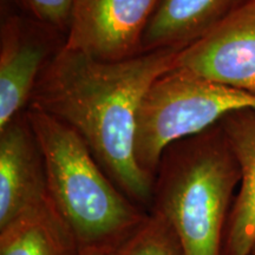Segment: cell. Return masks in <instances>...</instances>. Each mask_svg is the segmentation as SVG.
Listing matches in <instances>:
<instances>
[{
  "instance_id": "6da1fadb",
  "label": "cell",
  "mask_w": 255,
  "mask_h": 255,
  "mask_svg": "<svg viewBox=\"0 0 255 255\" xmlns=\"http://www.w3.org/2000/svg\"><path fill=\"white\" fill-rule=\"evenodd\" d=\"M182 49L101 60L62 44L38 79L30 104L71 128L130 201L149 213L154 178L136 161L137 115L151 84Z\"/></svg>"
},
{
  "instance_id": "7a4b0ae2",
  "label": "cell",
  "mask_w": 255,
  "mask_h": 255,
  "mask_svg": "<svg viewBox=\"0 0 255 255\" xmlns=\"http://www.w3.org/2000/svg\"><path fill=\"white\" fill-rule=\"evenodd\" d=\"M240 178L219 123L165 149L149 213L168 223L184 255H225L226 229Z\"/></svg>"
},
{
  "instance_id": "3957f363",
  "label": "cell",
  "mask_w": 255,
  "mask_h": 255,
  "mask_svg": "<svg viewBox=\"0 0 255 255\" xmlns=\"http://www.w3.org/2000/svg\"><path fill=\"white\" fill-rule=\"evenodd\" d=\"M26 115L43 151L49 195L82 252L113 253L149 213L115 186L75 130L33 105Z\"/></svg>"
},
{
  "instance_id": "277c9868",
  "label": "cell",
  "mask_w": 255,
  "mask_h": 255,
  "mask_svg": "<svg viewBox=\"0 0 255 255\" xmlns=\"http://www.w3.org/2000/svg\"><path fill=\"white\" fill-rule=\"evenodd\" d=\"M244 109H255V95L174 66L152 83L142 100L136 124L137 163L154 178L169 145Z\"/></svg>"
},
{
  "instance_id": "5b68a950",
  "label": "cell",
  "mask_w": 255,
  "mask_h": 255,
  "mask_svg": "<svg viewBox=\"0 0 255 255\" xmlns=\"http://www.w3.org/2000/svg\"><path fill=\"white\" fill-rule=\"evenodd\" d=\"M158 0H75L64 44L92 58L122 60L141 52Z\"/></svg>"
},
{
  "instance_id": "8992f818",
  "label": "cell",
  "mask_w": 255,
  "mask_h": 255,
  "mask_svg": "<svg viewBox=\"0 0 255 255\" xmlns=\"http://www.w3.org/2000/svg\"><path fill=\"white\" fill-rule=\"evenodd\" d=\"M175 66L255 95V0H246L183 47Z\"/></svg>"
},
{
  "instance_id": "52a82bcc",
  "label": "cell",
  "mask_w": 255,
  "mask_h": 255,
  "mask_svg": "<svg viewBox=\"0 0 255 255\" xmlns=\"http://www.w3.org/2000/svg\"><path fill=\"white\" fill-rule=\"evenodd\" d=\"M59 33L28 15H8L0 32V128H4L30 104L41 72L59 49ZM62 46V45H60Z\"/></svg>"
},
{
  "instance_id": "ba28073f",
  "label": "cell",
  "mask_w": 255,
  "mask_h": 255,
  "mask_svg": "<svg viewBox=\"0 0 255 255\" xmlns=\"http://www.w3.org/2000/svg\"><path fill=\"white\" fill-rule=\"evenodd\" d=\"M47 197L45 161L25 110L0 128V228Z\"/></svg>"
},
{
  "instance_id": "9c48e42d",
  "label": "cell",
  "mask_w": 255,
  "mask_h": 255,
  "mask_svg": "<svg viewBox=\"0 0 255 255\" xmlns=\"http://www.w3.org/2000/svg\"><path fill=\"white\" fill-rule=\"evenodd\" d=\"M240 169L225 237V255H247L255 241V109L227 115L220 122Z\"/></svg>"
},
{
  "instance_id": "30bf717a",
  "label": "cell",
  "mask_w": 255,
  "mask_h": 255,
  "mask_svg": "<svg viewBox=\"0 0 255 255\" xmlns=\"http://www.w3.org/2000/svg\"><path fill=\"white\" fill-rule=\"evenodd\" d=\"M246 0H158L142 37L141 52L183 49Z\"/></svg>"
},
{
  "instance_id": "8fae6325",
  "label": "cell",
  "mask_w": 255,
  "mask_h": 255,
  "mask_svg": "<svg viewBox=\"0 0 255 255\" xmlns=\"http://www.w3.org/2000/svg\"><path fill=\"white\" fill-rule=\"evenodd\" d=\"M0 255H82L75 233L51 197L0 228Z\"/></svg>"
},
{
  "instance_id": "7c38bea8",
  "label": "cell",
  "mask_w": 255,
  "mask_h": 255,
  "mask_svg": "<svg viewBox=\"0 0 255 255\" xmlns=\"http://www.w3.org/2000/svg\"><path fill=\"white\" fill-rule=\"evenodd\" d=\"M110 255H184L173 229L149 213L142 225Z\"/></svg>"
},
{
  "instance_id": "4fadbf2b",
  "label": "cell",
  "mask_w": 255,
  "mask_h": 255,
  "mask_svg": "<svg viewBox=\"0 0 255 255\" xmlns=\"http://www.w3.org/2000/svg\"><path fill=\"white\" fill-rule=\"evenodd\" d=\"M25 15L66 34L75 0H13Z\"/></svg>"
},
{
  "instance_id": "5bb4252c",
  "label": "cell",
  "mask_w": 255,
  "mask_h": 255,
  "mask_svg": "<svg viewBox=\"0 0 255 255\" xmlns=\"http://www.w3.org/2000/svg\"><path fill=\"white\" fill-rule=\"evenodd\" d=\"M111 254V253H110ZM108 253H103V252L98 251H88V252H82V255H110Z\"/></svg>"
},
{
  "instance_id": "9a60e30c",
  "label": "cell",
  "mask_w": 255,
  "mask_h": 255,
  "mask_svg": "<svg viewBox=\"0 0 255 255\" xmlns=\"http://www.w3.org/2000/svg\"><path fill=\"white\" fill-rule=\"evenodd\" d=\"M247 255H255V241H254L253 246H252V248L250 250V252H248Z\"/></svg>"
}]
</instances>
